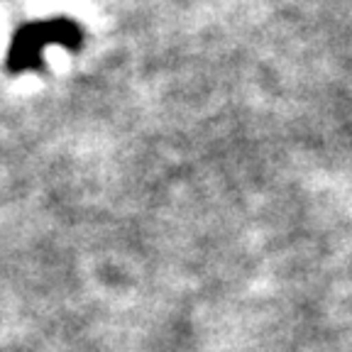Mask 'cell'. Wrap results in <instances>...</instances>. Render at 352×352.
I'll use <instances>...</instances> for the list:
<instances>
[{"instance_id": "cell-1", "label": "cell", "mask_w": 352, "mask_h": 352, "mask_svg": "<svg viewBox=\"0 0 352 352\" xmlns=\"http://www.w3.org/2000/svg\"><path fill=\"white\" fill-rule=\"evenodd\" d=\"M50 44H66L78 47L81 44V30L72 20H47L37 25H28L15 34V42L8 54L10 72L20 74L28 69H37L39 56Z\"/></svg>"}]
</instances>
